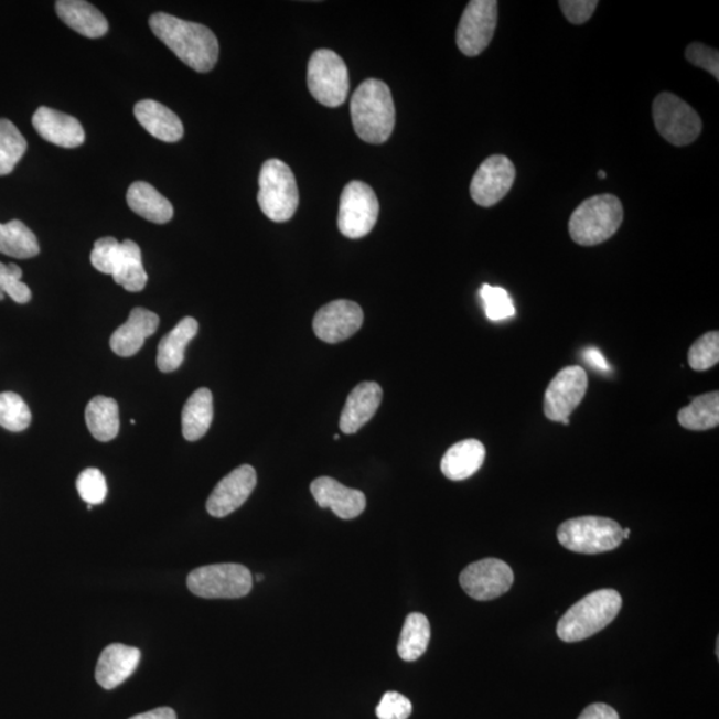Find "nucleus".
Returning <instances> with one entry per match:
<instances>
[{
	"label": "nucleus",
	"instance_id": "f257e3e1",
	"mask_svg": "<svg viewBox=\"0 0 719 719\" xmlns=\"http://www.w3.org/2000/svg\"><path fill=\"white\" fill-rule=\"evenodd\" d=\"M150 28L180 61L197 73H210L216 66L219 42L205 25L158 12L150 18Z\"/></svg>",
	"mask_w": 719,
	"mask_h": 719
},
{
	"label": "nucleus",
	"instance_id": "f03ea898",
	"mask_svg": "<svg viewBox=\"0 0 719 719\" xmlns=\"http://www.w3.org/2000/svg\"><path fill=\"white\" fill-rule=\"evenodd\" d=\"M351 115L357 137L371 144L385 143L394 132L395 103L384 82L367 79L351 99Z\"/></svg>",
	"mask_w": 719,
	"mask_h": 719
},
{
	"label": "nucleus",
	"instance_id": "7ed1b4c3",
	"mask_svg": "<svg viewBox=\"0 0 719 719\" xmlns=\"http://www.w3.org/2000/svg\"><path fill=\"white\" fill-rule=\"evenodd\" d=\"M621 594L614 589H601L583 597L565 613L557 624V635L564 642H579L605 629L618 618Z\"/></svg>",
	"mask_w": 719,
	"mask_h": 719
},
{
	"label": "nucleus",
	"instance_id": "20e7f679",
	"mask_svg": "<svg viewBox=\"0 0 719 719\" xmlns=\"http://www.w3.org/2000/svg\"><path fill=\"white\" fill-rule=\"evenodd\" d=\"M624 208L619 197L597 195L576 208L569 221V233L575 243L583 247L607 242L621 227Z\"/></svg>",
	"mask_w": 719,
	"mask_h": 719
},
{
	"label": "nucleus",
	"instance_id": "39448f33",
	"mask_svg": "<svg viewBox=\"0 0 719 719\" xmlns=\"http://www.w3.org/2000/svg\"><path fill=\"white\" fill-rule=\"evenodd\" d=\"M258 202L269 221L285 223L292 219L299 207V190L290 165L279 159H269L262 164Z\"/></svg>",
	"mask_w": 719,
	"mask_h": 719
},
{
	"label": "nucleus",
	"instance_id": "423d86ee",
	"mask_svg": "<svg viewBox=\"0 0 719 719\" xmlns=\"http://www.w3.org/2000/svg\"><path fill=\"white\" fill-rule=\"evenodd\" d=\"M624 529L614 519L586 516L568 519L557 530L564 548L581 555H599L614 550L624 541Z\"/></svg>",
	"mask_w": 719,
	"mask_h": 719
},
{
	"label": "nucleus",
	"instance_id": "0eeeda50",
	"mask_svg": "<svg viewBox=\"0 0 719 719\" xmlns=\"http://www.w3.org/2000/svg\"><path fill=\"white\" fill-rule=\"evenodd\" d=\"M253 575L240 564H215L192 570L187 586L192 593L207 600H235L253 590Z\"/></svg>",
	"mask_w": 719,
	"mask_h": 719
},
{
	"label": "nucleus",
	"instance_id": "6e6552de",
	"mask_svg": "<svg viewBox=\"0 0 719 719\" xmlns=\"http://www.w3.org/2000/svg\"><path fill=\"white\" fill-rule=\"evenodd\" d=\"M307 81L313 98L323 106L339 107L348 98V68L335 51H314L308 63Z\"/></svg>",
	"mask_w": 719,
	"mask_h": 719
},
{
	"label": "nucleus",
	"instance_id": "1a4fd4ad",
	"mask_svg": "<svg viewBox=\"0 0 719 719\" xmlns=\"http://www.w3.org/2000/svg\"><path fill=\"white\" fill-rule=\"evenodd\" d=\"M653 119L666 141L685 147L696 141L702 131V120L688 103L670 93H661L653 101Z\"/></svg>",
	"mask_w": 719,
	"mask_h": 719
},
{
	"label": "nucleus",
	"instance_id": "9d476101",
	"mask_svg": "<svg viewBox=\"0 0 719 719\" xmlns=\"http://www.w3.org/2000/svg\"><path fill=\"white\" fill-rule=\"evenodd\" d=\"M378 211L377 196L368 184L351 182L340 198L337 226L340 233L350 239H362L376 226Z\"/></svg>",
	"mask_w": 719,
	"mask_h": 719
},
{
	"label": "nucleus",
	"instance_id": "9b49d317",
	"mask_svg": "<svg viewBox=\"0 0 719 719\" xmlns=\"http://www.w3.org/2000/svg\"><path fill=\"white\" fill-rule=\"evenodd\" d=\"M498 19L496 0H472L462 12L455 43L466 56H477L490 46Z\"/></svg>",
	"mask_w": 719,
	"mask_h": 719
},
{
	"label": "nucleus",
	"instance_id": "f8f14e48",
	"mask_svg": "<svg viewBox=\"0 0 719 719\" xmlns=\"http://www.w3.org/2000/svg\"><path fill=\"white\" fill-rule=\"evenodd\" d=\"M515 575L508 564L497 558H485L462 570L460 586L477 601H491L508 592Z\"/></svg>",
	"mask_w": 719,
	"mask_h": 719
},
{
	"label": "nucleus",
	"instance_id": "ddd939ff",
	"mask_svg": "<svg viewBox=\"0 0 719 719\" xmlns=\"http://www.w3.org/2000/svg\"><path fill=\"white\" fill-rule=\"evenodd\" d=\"M588 375L581 367H567L558 372L545 391L544 412L549 420L569 419L587 395Z\"/></svg>",
	"mask_w": 719,
	"mask_h": 719
},
{
	"label": "nucleus",
	"instance_id": "4468645a",
	"mask_svg": "<svg viewBox=\"0 0 719 719\" xmlns=\"http://www.w3.org/2000/svg\"><path fill=\"white\" fill-rule=\"evenodd\" d=\"M515 179V164L509 158L504 155L487 158L472 179V198L481 207H493L508 195Z\"/></svg>",
	"mask_w": 719,
	"mask_h": 719
},
{
	"label": "nucleus",
	"instance_id": "2eb2a0df",
	"mask_svg": "<svg viewBox=\"0 0 719 719\" xmlns=\"http://www.w3.org/2000/svg\"><path fill=\"white\" fill-rule=\"evenodd\" d=\"M362 307L350 300H336L320 308L313 319V331L325 343L336 344L352 337L362 329Z\"/></svg>",
	"mask_w": 719,
	"mask_h": 719
},
{
	"label": "nucleus",
	"instance_id": "dca6fc26",
	"mask_svg": "<svg viewBox=\"0 0 719 719\" xmlns=\"http://www.w3.org/2000/svg\"><path fill=\"white\" fill-rule=\"evenodd\" d=\"M258 476L250 465H242L224 477L216 485L207 501V511L212 517L223 518L230 515L246 503L253 494Z\"/></svg>",
	"mask_w": 719,
	"mask_h": 719
},
{
	"label": "nucleus",
	"instance_id": "f3484780",
	"mask_svg": "<svg viewBox=\"0 0 719 719\" xmlns=\"http://www.w3.org/2000/svg\"><path fill=\"white\" fill-rule=\"evenodd\" d=\"M311 492L320 508L331 509L342 519H353L363 515L367 506V498L362 491L340 484L335 479L314 480Z\"/></svg>",
	"mask_w": 719,
	"mask_h": 719
},
{
	"label": "nucleus",
	"instance_id": "a211bd4d",
	"mask_svg": "<svg viewBox=\"0 0 719 719\" xmlns=\"http://www.w3.org/2000/svg\"><path fill=\"white\" fill-rule=\"evenodd\" d=\"M32 126L44 140L63 149H76L85 143L86 135L81 121L53 108H37Z\"/></svg>",
	"mask_w": 719,
	"mask_h": 719
},
{
	"label": "nucleus",
	"instance_id": "6ab92c4d",
	"mask_svg": "<svg viewBox=\"0 0 719 719\" xmlns=\"http://www.w3.org/2000/svg\"><path fill=\"white\" fill-rule=\"evenodd\" d=\"M137 647L112 644L101 652L95 678L103 689L112 690L130 678L140 663Z\"/></svg>",
	"mask_w": 719,
	"mask_h": 719
},
{
	"label": "nucleus",
	"instance_id": "aec40b11",
	"mask_svg": "<svg viewBox=\"0 0 719 719\" xmlns=\"http://www.w3.org/2000/svg\"><path fill=\"white\" fill-rule=\"evenodd\" d=\"M159 326V316L144 308H133L130 318L112 333L111 350L121 357L137 355L147 337L153 335Z\"/></svg>",
	"mask_w": 719,
	"mask_h": 719
},
{
	"label": "nucleus",
	"instance_id": "412c9836",
	"mask_svg": "<svg viewBox=\"0 0 719 719\" xmlns=\"http://www.w3.org/2000/svg\"><path fill=\"white\" fill-rule=\"evenodd\" d=\"M382 400L380 385L374 382L358 384L346 399L342 417H340L342 432L345 434L357 433L376 415Z\"/></svg>",
	"mask_w": 719,
	"mask_h": 719
},
{
	"label": "nucleus",
	"instance_id": "4be33fe9",
	"mask_svg": "<svg viewBox=\"0 0 719 719\" xmlns=\"http://www.w3.org/2000/svg\"><path fill=\"white\" fill-rule=\"evenodd\" d=\"M135 118L141 127L152 135L153 138L176 143L183 138L184 127L182 120L169 107L160 105L155 100H141L133 108Z\"/></svg>",
	"mask_w": 719,
	"mask_h": 719
},
{
	"label": "nucleus",
	"instance_id": "5701e85b",
	"mask_svg": "<svg viewBox=\"0 0 719 719\" xmlns=\"http://www.w3.org/2000/svg\"><path fill=\"white\" fill-rule=\"evenodd\" d=\"M55 9L62 22L83 36L96 40L107 34V19L85 0H61L56 2Z\"/></svg>",
	"mask_w": 719,
	"mask_h": 719
},
{
	"label": "nucleus",
	"instance_id": "b1692460",
	"mask_svg": "<svg viewBox=\"0 0 719 719\" xmlns=\"http://www.w3.org/2000/svg\"><path fill=\"white\" fill-rule=\"evenodd\" d=\"M485 447L479 440H464L449 448L441 460V472L452 481H462L480 471L485 460Z\"/></svg>",
	"mask_w": 719,
	"mask_h": 719
},
{
	"label": "nucleus",
	"instance_id": "393cba45",
	"mask_svg": "<svg viewBox=\"0 0 719 719\" xmlns=\"http://www.w3.org/2000/svg\"><path fill=\"white\" fill-rule=\"evenodd\" d=\"M127 203L143 219L165 224L172 219L173 207L169 198L146 182H135L127 192Z\"/></svg>",
	"mask_w": 719,
	"mask_h": 719
},
{
	"label": "nucleus",
	"instance_id": "a878e982",
	"mask_svg": "<svg viewBox=\"0 0 719 719\" xmlns=\"http://www.w3.org/2000/svg\"><path fill=\"white\" fill-rule=\"evenodd\" d=\"M198 323L194 318H185L162 339L158 350V368L163 374L176 371L184 362L185 348L197 335Z\"/></svg>",
	"mask_w": 719,
	"mask_h": 719
},
{
	"label": "nucleus",
	"instance_id": "bb28decb",
	"mask_svg": "<svg viewBox=\"0 0 719 719\" xmlns=\"http://www.w3.org/2000/svg\"><path fill=\"white\" fill-rule=\"evenodd\" d=\"M214 420V399L211 390L201 388L194 391L182 414V428L184 439L197 441L204 438Z\"/></svg>",
	"mask_w": 719,
	"mask_h": 719
},
{
	"label": "nucleus",
	"instance_id": "cd10ccee",
	"mask_svg": "<svg viewBox=\"0 0 719 719\" xmlns=\"http://www.w3.org/2000/svg\"><path fill=\"white\" fill-rule=\"evenodd\" d=\"M111 276L115 282L128 292L144 290L149 276L146 273L141 250L137 243L132 240L120 243L118 259Z\"/></svg>",
	"mask_w": 719,
	"mask_h": 719
},
{
	"label": "nucleus",
	"instance_id": "c85d7f7f",
	"mask_svg": "<svg viewBox=\"0 0 719 719\" xmlns=\"http://www.w3.org/2000/svg\"><path fill=\"white\" fill-rule=\"evenodd\" d=\"M89 432L101 442L117 438L120 429L119 406L110 397L96 396L86 408Z\"/></svg>",
	"mask_w": 719,
	"mask_h": 719
},
{
	"label": "nucleus",
	"instance_id": "c756f323",
	"mask_svg": "<svg viewBox=\"0 0 719 719\" xmlns=\"http://www.w3.org/2000/svg\"><path fill=\"white\" fill-rule=\"evenodd\" d=\"M36 236L22 222L0 224V254L15 259H30L40 255Z\"/></svg>",
	"mask_w": 719,
	"mask_h": 719
},
{
	"label": "nucleus",
	"instance_id": "7c9ffc66",
	"mask_svg": "<svg viewBox=\"0 0 719 719\" xmlns=\"http://www.w3.org/2000/svg\"><path fill=\"white\" fill-rule=\"evenodd\" d=\"M430 641V624L426 615L410 613L404 622L397 652L404 661L412 663L427 652Z\"/></svg>",
	"mask_w": 719,
	"mask_h": 719
},
{
	"label": "nucleus",
	"instance_id": "2f4dec72",
	"mask_svg": "<svg viewBox=\"0 0 719 719\" xmlns=\"http://www.w3.org/2000/svg\"><path fill=\"white\" fill-rule=\"evenodd\" d=\"M679 426L689 430H708L719 423V394L710 391L696 397L690 406L678 412Z\"/></svg>",
	"mask_w": 719,
	"mask_h": 719
},
{
	"label": "nucleus",
	"instance_id": "473e14b6",
	"mask_svg": "<svg viewBox=\"0 0 719 719\" xmlns=\"http://www.w3.org/2000/svg\"><path fill=\"white\" fill-rule=\"evenodd\" d=\"M28 151V141L14 124L8 119H0V176L9 175L14 171Z\"/></svg>",
	"mask_w": 719,
	"mask_h": 719
},
{
	"label": "nucleus",
	"instance_id": "72a5a7b5",
	"mask_svg": "<svg viewBox=\"0 0 719 719\" xmlns=\"http://www.w3.org/2000/svg\"><path fill=\"white\" fill-rule=\"evenodd\" d=\"M31 423V412L28 404L14 391L0 394V427L10 432H22Z\"/></svg>",
	"mask_w": 719,
	"mask_h": 719
},
{
	"label": "nucleus",
	"instance_id": "f704fd0d",
	"mask_svg": "<svg viewBox=\"0 0 719 719\" xmlns=\"http://www.w3.org/2000/svg\"><path fill=\"white\" fill-rule=\"evenodd\" d=\"M480 297L483 299L486 318L491 321H503L515 316V305L504 288L484 285Z\"/></svg>",
	"mask_w": 719,
	"mask_h": 719
},
{
	"label": "nucleus",
	"instance_id": "c9c22d12",
	"mask_svg": "<svg viewBox=\"0 0 719 719\" xmlns=\"http://www.w3.org/2000/svg\"><path fill=\"white\" fill-rule=\"evenodd\" d=\"M719 362V333L709 332L699 337L689 351L690 367L698 372L708 371Z\"/></svg>",
	"mask_w": 719,
	"mask_h": 719
},
{
	"label": "nucleus",
	"instance_id": "e433bc0d",
	"mask_svg": "<svg viewBox=\"0 0 719 719\" xmlns=\"http://www.w3.org/2000/svg\"><path fill=\"white\" fill-rule=\"evenodd\" d=\"M79 496L87 505H99L107 497V483L105 476L96 468H88L79 474L76 481Z\"/></svg>",
	"mask_w": 719,
	"mask_h": 719
},
{
	"label": "nucleus",
	"instance_id": "4c0bfd02",
	"mask_svg": "<svg viewBox=\"0 0 719 719\" xmlns=\"http://www.w3.org/2000/svg\"><path fill=\"white\" fill-rule=\"evenodd\" d=\"M22 269L17 265L0 262V291L9 294L18 304H28L32 294L28 285L22 282Z\"/></svg>",
	"mask_w": 719,
	"mask_h": 719
},
{
	"label": "nucleus",
	"instance_id": "58836bf2",
	"mask_svg": "<svg viewBox=\"0 0 719 719\" xmlns=\"http://www.w3.org/2000/svg\"><path fill=\"white\" fill-rule=\"evenodd\" d=\"M120 243L115 237H101L94 244L89 260L95 269L105 275H112L117 262Z\"/></svg>",
	"mask_w": 719,
	"mask_h": 719
},
{
	"label": "nucleus",
	"instance_id": "ea45409f",
	"mask_svg": "<svg viewBox=\"0 0 719 719\" xmlns=\"http://www.w3.org/2000/svg\"><path fill=\"white\" fill-rule=\"evenodd\" d=\"M412 715V704L397 691L385 693L376 708L378 719H408Z\"/></svg>",
	"mask_w": 719,
	"mask_h": 719
},
{
	"label": "nucleus",
	"instance_id": "a19ab883",
	"mask_svg": "<svg viewBox=\"0 0 719 719\" xmlns=\"http://www.w3.org/2000/svg\"><path fill=\"white\" fill-rule=\"evenodd\" d=\"M686 60L693 66L708 71L715 78L719 79V55L718 51L702 43H691L685 53Z\"/></svg>",
	"mask_w": 719,
	"mask_h": 719
},
{
	"label": "nucleus",
	"instance_id": "79ce46f5",
	"mask_svg": "<svg viewBox=\"0 0 719 719\" xmlns=\"http://www.w3.org/2000/svg\"><path fill=\"white\" fill-rule=\"evenodd\" d=\"M558 4L570 23L583 24L592 18L599 2L595 0H561Z\"/></svg>",
	"mask_w": 719,
	"mask_h": 719
},
{
	"label": "nucleus",
	"instance_id": "37998d69",
	"mask_svg": "<svg viewBox=\"0 0 719 719\" xmlns=\"http://www.w3.org/2000/svg\"><path fill=\"white\" fill-rule=\"evenodd\" d=\"M579 719H620L619 712L607 704H592L581 712Z\"/></svg>",
	"mask_w": 719,
	"mask_h": 719
},
{
	"label": "nucleus",
	"instance_id": "c03bdc74",
	"mask_svg": "<svg viewBox=\"0 0 719 719\" xmlns=\"http://www.w3.org/2000/svg\"><path fill=\"white\" fill-rule=\"evenodd\" d=\"M583 358H586V362L590 367L597 371L608 372L610 369L607 358L602 355L600 350L587 348L583 351Z\"/></svg>",
	"mask_w": 719,
	"mask_h": 719
},
{
	"label": "nucleus",
	"instance_id": "a18cd8bd",
	"mask_svg": "<svg viewBox=\"0 0 719 719\" xmlns=\"http://www.w3.org/2000/svg\"><path fill=\"white\" fill-rule=\"evenodd\" d=\"M130 719H178L175 710L171 708H159L155 710L141 712Z\"/></svg>",
	"mask_w": 719,
	"mask_h": 719
},
{
	"label": "nucleus",
	"instance_id": "49530a36",
	"mask_svg": "<svg viewBox=\"0 0 719 719\" xmlns=\"http://www.w3.org/2000/svg\"><path fill=\"white\" fill-rule=\"evenodd\" d=\"M622 536H624V539L631 537V529H624V532H622Z\"/></svg>",
	"mask_w": 719,
	"mask_h": 719
},
{
	"label": "nucleus",
	"instance_id": "de8ad7c7",
	"mask_svg": "<svg viewBox=\"0 0 719 719\" xmlns=\"http://www.w3.org/2000/svg\"><path fill=\"white\" fill-rule=\"evenodd\" d=\"M599 178H600V179H605V178H607V173H605V171H600V172H599Z\"/></svg>",
	"mask_w": 719,
	"mask_h": 719
},
{
	"label": "nucleus",
	"instance_id": "09e8293b",
	"mask_svg": "<svg viewBox=\"0 0 719 719\" xmlns=\"http://www.w3.org/2000/svg\"><path fill=\"white\" fill-rule=\"evenodd\" d=\"M262 580H265V576L262 575L256 576V581H262Z\"/></svg>",
	"mask_w": 719,
	"mask_h": 719
},
{
	"label": "nucleus",
	"instance_id": "8fccbe9b",
	"mask_svg": "<svg viewBox=\"0 0 719 719\" xmlns=\"http://www.w3.org/2000/svg\"><path fill=\"white\" fill-rule=\"evenodd\" d=\"M0 300H4V292L0 291Z\"/></svg>",
	"mask_w": 719,
	"mask_h": 719
},
{
	"label": "nucleus",
	"instance_id": "3c124183",
	"mask_svg": "<svg viewBox=\"0 0 719 719\" xmlns=\"http://www.w3.org/2000/svg\"><path fill=\"white\" fill-rule=\"evenodd\" d=\"M333 439L339 440V439H340V436H339V434H335V436H333Z\"/></svg>",
	"mask_w": 719,
	"mask_h": 719
}]
</instances>
